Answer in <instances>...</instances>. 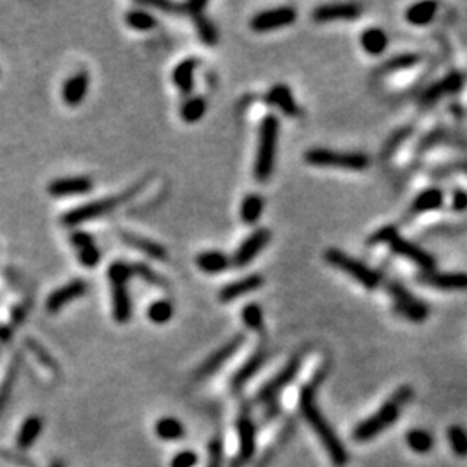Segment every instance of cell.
Segmentation results:
<instances>
[{
	"label": "cell",
	"mask_w": 467,
	"mask_h": 467,
	"mask_svg": "<svg viewBox=\"0 0 467 467\" xmlns=\"http://www.w3.org/2000/svg\"><path fill=\"white\" fill-rule=\"evenodd\" d=\"M408 135H410V129H401L396 134H393L391 137L386 141L385 148H382V158H389V156H391L393 152H395L396 149L403 144L405 138H407Z\"/></svg>",
	"instance_id": "cell-43"
},
{
	"label": "cell",
	"mask_w": 467,
	"mask_h": 467,
	"mask_svg": "<svg viewBox=\"0 0 467 467\" xmlns=\"http://www.w3.org/2000/svg\"><path fill=\"white\" fill-rule=\"evenodd\" d=\"M94 189V180L87 175H75V177L54 178L47 185V192L52 198H73V196H83Z\"/></svg>",
	"instance_id": "cell-12"
},
{
	"label": "cell",
	"mask_w": 467,
	"mask_h": 467,
	"mask_svg": "<svg viewBox=\"0 0 467 467\" xmlns=\"http://www.w3.org/2000/svg\"><path fill=\"white\" fill-rule=\"evenodd\" d=\"M204 113H206V101L201 96L189 97L180 108V116L185 123H198L204 116Z\"/></svg>",
	"instance_id": "cell-35"
},
{
	"label": "cell",
	"mask_w": 467,
	"mask_h": 467,
	"mask_svg": "<svg viewBox=\"0 0 467 467\" xmlns=\"http://www.w3.org/2000/svg\"><path fill=\"white\" fill-rule=\"evenodd\" d=\"M264 362H265V352H264V350H258L257 353H253V355L247 359V362L244 364V366L240 367L239 371H237L236 375H234V379H232L234 389H239L240 386L246 385V382L250 381V379L253 378V375L257 374L258 371H260L261 366H264Z\"/></svg>",
	"instance_id": "cell-30"
},
{
	"label": "cell",
	"mask_w": 467,
	"mask_h": 467,
	"mask_svg": "<svg viewBox=\"0 0 467 467\" xmlns=\"http://www.w3.org/2000/svg\"><path fill=\"white\" fill-rule=\"evenodd\" d=\"M300 366H301L300 357H293V359H291L289 362L284 366V368H280L279 374H277L272 381H268L267 385L260 389V393H258V401L268 403V401H272L273 398H275V396L279 395V393L282 391L287 385L293 382V379L296 378L298 371H300Z\"/></svg>",
	"instance_id": "cell-14"
},
{
	"label": "cell",
	"mask_w": 467,
	"mask_h": 467,
	"mask_svg": "<svg viewBox=\"0 0 467 467\" xmlns=\"http://www.w3.org/2000/svg\"><path fill=\"white\" fill-rule=\"evenodd\" d=\"M243 343H244V336L240 334L234 336L231 341H227L222 348H218L217 352L211 353V355L208 357L206 362L198 368V378H208V375L215 374L220 367H224L225 364H227V360H231L232 357L236 355L237 350L243 346Z\"/></svg>",
	"instance_id": "cell-16"
},
{
	"label": "cell",
	"mask_w": 467,
	"mask_h": 467,
	"mask_svg": "<svg viewBox=\"0 0 467 467\" xmlns=\"http://www.w3.org/2000/svg\"><path fill=\"white\" fill-rule=\"evenodd\" d=\"M362 14L360 3H326L313 10V21L326 23V21H352Z\"/></svg>",
	"instance_id": "cell-17"
},
{
	"label": "cell",
	"mask_w": 467,
	"mask_h": 467,
	"mask_svg": "<svg viewBox=\"0 0 467 467\" xmlns=\"http://www.w3.org/2000/svg\"><path fill=\"white\" fill-rule=\"evenodd\" d=\"M300 410L305 421L310 424V428L319 436L320 443H322L324 448L327 450L333 464L336 467H345L348 464V452H346L345 445L339 440L338 434L334 433L333 426L327 422V419L324 417L322 412H320L319 405H317L315 388H313V386H305V388L301 389Z\"/></svg>",
	"instance_id": "cell-1"
},
{
	"label": "cell",
	"mask_w": 467,
	"mask_h": 467,
	"mask_svg": "<svg viewBox=\"0 0 467 467\" xmlns=\"http://www.w3.org/2000/svg\"><path fill=\"white\" fill-rule=\"evenodd\" d=\"M175 313V306L170 300H156L149 305L148 319L156 326H163L171 320Z\"/></svg>",
	"instance_id": "cell-34"
},
{
	"label": "cell",
	"mask_w": 467,
	"mask_h": 467,
	"mask_svg": "<svg viewBox=\"0 0 467 467\" xmlns=\"http://www.w3.org/2000/svg\"><path fill=\"white\" fill-rule=\"evenodd\" d=\"M240 317H243V322L246 324V327H250V329L257 331V333H260V331L264 329V310H261L260 305H257V303H250V305L244 306L243 312H240Z\"/></svg>",
	"instance_id": "cell-40"
},
{
	"label": "cell",
	"mask_w": 467,
	"mask_h": 467,
	"mask_svg": "<svg viewBox=\"0 0 467 467\" xmlns=\"http://www.w3.org/2000/svg\"><path fill=\"white\" fill-rule=\"evenodd\" d=\"M222 466V445L220 441L215 440L210 445V462L208 467H220Z\"/></svg>",
	"instance_id": "cell-45"
},
{
	"label": "cell",
	"mask_w": 467,
	"mask_h": 467,
	"mask_svg": "<svg viewBox=\"0 0 467 467\" xmlns=\"http://www.w3.org/2000/svg\"><path fill=\"white\" fill-rule=\"evenodd\" d=\"M388 293L393 298L395 303V310L403 315L405 319L410 320V322H424L428 319V306L426 303L414 296L412 293H408V289L405 286H401L400 282H389L388 284Z\"/></svg>",
	"instance_id": "cell-9"
},
{
	"label": "cell",
	"mask_w": 467,
	"mask_h": 467,
	"mask_svg": "<svg viewBox=\"0 0 467 467\" xmlns=\"http://www.w3.org/2000/svg\"><path fill=\"white\" fill-rule=\"evenodd\" d=\"M447 438L450 441V447L459 457L467 455V431L462 426H450L447 431Z\"/></svg>",
	"instance_id": "cell-41"
},
{
	"label": "cell",
	"mask_w": 467,
	"mask_h": 467,
	"mask_svg": "<svg viewBox=\"0 0 467 467\" xmlns=\"http://www.w3.org/2000/svg\"><path fill=\"white\" fill-rule=\"evenodd\" d=\"M441 204H443V191L438 187L426 189L412 203V213H428V211H434L441 208Z\"/></svg>",
	"instance_id": "cell-28"
},
{
	"label": "cell",
	"mask_w": 467,
	"mask_h": 467,
	"mask_svg": "<svg viewBox=\"0 0 467 467\" xmlns=\"http://www.w3.org/2000/svg\"><path fill=\"white\" fill-rule=\"evenodd\" d=\"M419 61H421V56H417V54H400V56H395L393 59L386 61L385 66L379 69V73L381 75H391V73L403 71V69L419 64Z\"/></svg>",
	"instance_id": "cell-38"
},
{
	"label": "cell",
	"mask_w": 467,
	"mask_h": 467,
	"mask_svg": "<svg viewBox=\"0 0 467 467\" xmlns=\"http://www.w3.org/2000/svg\"><path fill=\"white\" fill-rule=\"evenodd\" d=\"M277 137H279V120L273 115L265 116L258 132V149L253 170L258 182H267L272 177L273 165H275Z\"/></svg>",
	"instance_id": "cell-5"
},
{
	"label": "cell",
	"mask_w": 467,
	"mask_h": 467,
	"mask_svg": "<svg viewBox=\"0 0 467 467\" xmlns=\"http://www.w3.org/2000/svg\"><path fill=\"white\" fill-rule=\"evenodd\" d=\"M305 161L320 168H338V170L364 171L371 165V159L362 152H338L331 149H308Z\"/></svg>",
	"instance_id": "cell-7"
},
{
	"label": "cell",
	"mask_w": 467,
	"mask_h": 467,
	"mask_svg": "<svg viewBox=\"0 0 467 467\" xmlns=\"http://www.w3.org/2000/svg\"><path fill=\"white\" fill-rule=\"evenodd\" d=\"M196 462H198V455L191 450H185L175 455L173 461H171V467H194Z\"/></svg>",
	"instance_id": "cell-44"
},
{
	"label": "cell",
	"mask_w": 467,
	"mask_h": 467,
	"mask_svg": "<svg viewBox=\"0 0 467 467\" xmlns=\"http://www.w3.org/2000/svg\"><path fill=\"white\" fill-rule=\"evenodd\" d=\"M452 208L455 211H466L467 210V192L462 189H455L454 196H452Z\"/></svg>",
	"instance_id": "cell-46"
},
{
	"label": "cell",
	"mask_w": 467,
	"mask_h": 467,
	"mask_svg": "<svg viewBox=\"0 0 467 467\" xmlns=\"http://www.w3.org/2000/svg\"><path fill=\"white\" fill-rule=\"evenodd\" d=\"M69 243H71L73 250H75L76 258L80 264L85 268H96L101 261V251L97 247L96 240H94L92 234L75 231L69 236Z\"/></svg>",
	"instance_id": "cell-13"
},
{
	"label": "cell",
	"mask_w": 467,
	"mask_h": 467,
	"mask_svg": "<svg viewBox=\"0 0 467 467\" xmlns=\"http://www.w3.org/2000/svg\"><path fill=\"white\" fill-rule=\"evenodd\" d=\"M125 23L135 31H151L156 28V20L151 13H148L145 9H130L125 14Z\"/></svg>",
	"instance_id": "cell-33"
},
{
	"label": "cell",
	"mask_w": 467,
	"mask_h": 467,
	"mask_svg": "<svg viewBox=\"0 0 467 467\" xmlns=\"http://www.w3.org/2000/svg\"><path fill=\"white\" fill-rule=\"evenodd\" d=\"M267 102L280 108V111L287 116L300 115V106H298L296 101H294L293 92H291L289 87L284 85V83L273 85L272 89H270V92L267 94Z\"/></svg>",
	"instance_id": "cell-26"
},
{
	"label": "cell",
	"mask_w": 467,
	"mask_h": 467,
	"mask_svg": "<svg viewBox=\"0 0 467 467\" xmlns=\"http://www.w3.org/2000/svg\"><path fill=\"white\" fill-rule=\"evenodd\" d=\"M270 237H272V234H270L267 229H258V231H254L240 244L239 250L236 251L231 261L237 268H243L246 267V265H250L251 261L261 253V250L270 243Z\"/></svg>",
	"instance_id": "cell-15"
},
{
	"label": "cell",
	"mask_w": 467,
	"mask_h": 467,
	"mask_svg": "<svg viewBox=\"0 0 467 467\" xmlns=\"http://www.w3.org/2000/svg\"><path fill=\"white\" fill-rule=\"evenodd\" d=\"M261 213H264V199L258 194H250L243 199L240 203V218L244 224L253 225L260 220Z\"/></svg>",
	"instance_id": "cell-32"
},
{
	"label": "cell",
	"mask_w": 467,
	"mask_h": 467,
	"mask_svg": "<svg viewBox=\"0 0 467 467\" xmlns=\"http://www.w3.org/2000/svg\"><path fill=\"white\" fill-rule=\"evenodd\" d=\"M145 184H148V178H142L138 184H135L134 187L127 189V191L122 192V194L90 201V203L82 204V206L73 208V210L66 211V213L61 217V224H63L64 227H76V225H82L85 224V222L94 220V218H99L104 217V215L113 213V211L118 210L122 204H125L127 201L132 199L134 196H137L138 192L145 187Z\"/></svg>",
	"instance_id": "cell-3"
},
{
	"label": "cell",
	"mask_w": 467,
	"mask_h": 467,
	"mask_svg": "<svg viewBox=\"0 0 467 467\" xmlns=\"http://www.w3.org/2000/svg\"><path fill=\"white\" fill-rule=\"evenodd\" d=\"M462 85H464V78H462L461 73H450V75H447L445 78H441L440 82L428 87V89L424 90V94H422L421 102L422 104H433V102L441 99L445 94L459 92V90L462 89Z\"/></svg>",
	"instance_id": "cell-22"
},
{
	"label": "cell",
	"mask_w": 467,
	"mask_h": 467,
	"mask_svg": "<svg viewBox=\"0 0 467 467\" xmlns=\"http://www.w3.org/2000/svg\"><path fill=\"white\" fill-rule=\"evenodd\" d=\"M237 433H239V462L246 464L253 459L257 450V429L247 417H240L237 422Z\"/></svg>",
	"instance_id": "cell-24"
},
{
	"label": "cell",
	"mask_w": 467,
	"mask_h": 467,
	"mask_svg": "<svg viewBox=\"0 0 467 467\" xmlns=\"http://www.w3.org/2000/svg\"><path fill=\"white\" fill-rule=\"evenodd\" d=\"M360 43H362L364 50L371 56H379L388 47V35L381 30V28H368L360 35Z\"/></svg>",
	"instance_id": "cell-31"
},
{
	"label": "cell",
	"mask_w": 467,
	"mask_h": 467,
	"mask_svg": "<svg viewBox=\"0 0 467 467\" xmlns=\"http://www.w3.org/2000/svg\"><path fill=\"white\" fill-rule=\"evenodd\" d=\"M417 280L426 286L438 287L445 291H466L467 289V273H445V272H422L419 273Z\"/></svg>",
	"instance_id": "cell-19"
},
{
	"label": "cell",
	"mask_w": 467,
	"mask_h": 467,
	"mask_svg": "<svg viewBox=\"0 0 467 467\" xmlns=\"http://www.w3.org/2000/svg\"><path fill=\"white\" fill-rule=\"evenodd\" d=\"M122 239L123 243L135 247V250L141 251V253H144L145 257H149L151 260L163 261L168 258V250L163 244H159L158 240H152L149 239V237L138 236V234L134 232H122Z\"/></svg>",
	"instance_id": "cell-23"
},
{
	"label": "cell",
	"mask_w": 467,
	"mask_h": 467,
	"mask_svg": "<svg viewBox=\"0 0 467 467\" xmlns=\"http://www.w3.org/2000/svg\"><path fill=\"white\" fill-rule=\"evenodd\" d=\"M438 3L436 2H419L414 3L412 7H408L407 13H405V20L408 23L415 24V27H424V24L431 23L436 16Z\"/></svg>",
	"instance_id": "cell-29"
},
{
	"label": "cell",
	"mask_w": 467,
	"mask_h": 467,
	"mask_svg": "<svg viewBox=\"0 0 467 467\" xmlns=\"http://www.w3.org/2000/svg\"><path fill=\"white\" fill-rule=\"evenodd\" d=\"M405 441L417 454H428V452H431L434 445L433 434L424 431V429H412V431H408L405 434Z\"/></svg>",
	"instance_id": "cell-36"
},
{
	"label": "cell",
	"mask_w": 467,
	"mask_h": 467,
	"mask_svg": "<svg viewBox=\"0 0 467 467\" xmlns=\"http://www.w3.org/2000/svg\"><path fill=\"white\" fill-rule=\"evenodd\" d=\"M204 7H206V2H191V3H185L184 9L187 10V14H191L192 21H194L196 31H198L199 38L203 40V43H206V45L211 47V45H217L218 34H217V28L213 27V23H211V21L206 17V14L203 13Z\"/></svg>",
	"instance_id": "cell-20"
},
{
	"label": "cell",
	"mask_w": 467,
	"mask_h": 467,
	"mask_svg": "<svg viewBox=\"0 0 467 467\" xmlns=\"http://www.w3.org/2000/svg\"><path fill=\"white\" fill-rule=\"evenodd\" d=\"M87 291H89V284H87L83 279L69 280L68 284L57 287L56 291H52V293L47 296L45 310L49 313L61 312V310H63L64 306H68L71 301L80 300V298L85 296Z\"/></svg>",
	"instance_id": "cell-11"
},
{
	"label": "cell",
	"mask_w": 467,
	"mask_h": 467,
	"mask_svg": "<svg viewBox=\"0 0 467 467\" xmlns=\"http://www.w3.org/2000/svg\"><path fill=\"white\" fill-rule=\"evenodd\" d=\"M324 258H326V261L331 267L343 270V272L348 273L350 277H353L357 282L367 287V289H375V287L381 284V275H379L375 270L364 265L362 261L357 260V258H352L350 254L343 253L341 250L331 247V250H327L326 253H324Z\"/></svg>",
	"instance_id": "cell-8"
},
{
	"label": "cell",
	"mask_w": 467,
	"mask_h": 467,
	"mask_svg": "<svg viewBox=\"0 0 467 467\" xmlns=\"http://www.w3.org/2000/svg\"><path fill=\"white\" fill-rule=\"evenodd\" d=\"M132 272L137 273L142 280H145L148 284H152V286H166V279L163 275H159L156 270H152L149 265L145 264H137L132 267Z\"/></svg>",
	"instance_id": "cell-42"
},
{
	"label": "cell",
	"mask_w": 467,
	"mask_h": 467,
	"mask_svg": "<svg viewBox=\"0 0 467 467\" xmlns=\"http://www.w3.org/2000/svg\"><path fill=\"white\" fill-rule=\"evenodd\" d=\"M199 66V61L194 57H189L184 59L182 63H178L175 66L173 73H171V80H173V85L177 87L178 92L189 96V94L194 90V75L196 69Z\"/></svg>",
	"instance_id": "cell-25"
},
{
	"label": "cell",
	"mask_w": 467,
	"mask_h": 467,
	"mask_svg": "<svg viewBox=\"0 0 467 467\" xmlns=\"http://www.w3.org/2000/svg\"><path fill=\"white\" fill-rule=\"evenodd\" d=\"M132 275V265L123 260L113 261L108 268L109 286H111L113 319L116 324H127L132 319V298L129 293V282Z\"/></svg>",
	"instance_id": "cell-4"
},
{
	"label": "cell",
	"mask_w": 467,
	"mask_h": 467,
	"mask_svg": "<svg viewBox=\"0 0 467 467\" xmlns=\"http://www.w3.org/2000/svg\"><path fill=\"white\" fill-rule=\"evenodd\" d=\"M40 431H42V421L40 417H30L24 421L23 428H21L20 436H17V445L20 448H30L35 443V440L38 438Z\"/></svg>",
	"instance_id": "cell-39"
},
{
	"label": "cell",
	"mask_w": 467,
	"mask_h": 467,
	"mask_svg": "<svg viewBox=\"0 0 467 467\" xmlns=\"http://www.w3.org/2000/svg\"><path fill=\"white\" fill-rule=\"evenodd\" d=\"M196 265L204 273H220L231 267V258L222 251H204L196 257Z\"/></svg>",
	"instance_id": "cell-27"
},
{
	"label": "cell",
	"mask_w": 467,
	"mask_h": 467,
	"mask_svg": "<svg viewBox=\"0 0 467 467\" xmlns=\"http://www.w3.org/2000/svg\"><path fill=\"white\" fill-rule=\"evenodd\" d=\"M379 243L388 244L389 250H391L393 253L414 261V264L419 265L424 272H431V270H434V258L431 254L426 253L424 250L415 246V244L410 243V240L403 239V237L400 236L398 229L393 227V225L379 229V231H375L371 237H368V244H379Z\"/></svg>",
	"instance_id": "cell-6"
},
{
	"label": "cell",
	"mask_w": 467,
	"mask_h": 467,
	"mask_svg": "<svg viewBox=\"0 0 467 467\" xmlns=\"http://www.w3.org/2000/svg\"><path fill=\"white\" fill-rule=\"evenodd\" d=\"M264 275H260V273H251V275L243 277V279L239 280H234V282L222 287L220 293H218V300L222 303L234 301L237 300V298L246 296V294L260 289V287L264 286Z\"/></svg>",
	"instance_id": "cell-21"
},
{
	"label": "cell",
	"mask_w": 467,
	"mask_h": 467,
	"mask_svg": "<svg viewBox=\"0 0 467 467\" xmlns=\"http://www.w3.org/2000/svg\"><path fill=\"white\" fill-rule=\"evenodd\" d=\"M90 87V76L87 71H78L66 78L63 83V90H61V97L63 102L69 108H76L85 101L87 94H89Z\"/></svg>",
	"instance_id": "cell-18"
},
{
	"label": "cell",
	"mask_w": 467,
	"mask_h": 467,
	"mask_svg": "<svg viewBox=\"0 0 467 467\" xmlns=\"http://www.w3.org/2000/svg\"><path fill=\"white\" fill-rule=\"evenodd\" d=\"M296 16L298 14L293 7H277V9L264 10V13L257 14L251 20L250 27L257 34H265V31L277 30V28L289 27L296 21Z\"/></svg>",
	"instance_id": "cell-10"
},
{
	"label": "cell",
	"mask_w": 467,
	"mask_h": 467,
	"mask_svg": "<svg viewBox=\"0 0 467 467\" xmlns=\"http://www.w3.org/2000/svg\"><path fill=\"white\" fill-rule=\"evenodd\" d=\"M184 433L185 429L184 426H182V422L173 417H163L156 422V434H158L161 440H178V438L184 436Z\"/></svg>",
	"instance_id": "cell-37"
},
{
	"label": "cell",
	"mask_w": 467,
	"mask_h": 467,
	"mask_svg": "<svg viewBox=\"0 0 467 467\" xmlns=\"http://www.w3.org/2000/svg\"><path fill=\"white\" fill-rule=\"evenodd\" d=\"M412 391L410 386H401L398 391L391 396L378 412H375L372 417L366 419V421L360 422L355 429H353V440L357 441H368L372 438H375L378 434L389 428L391 424H395L400 417V410L407 401H410Z\"/></svg>",
	"instance_id": "cell-2"
}]
</instances>
